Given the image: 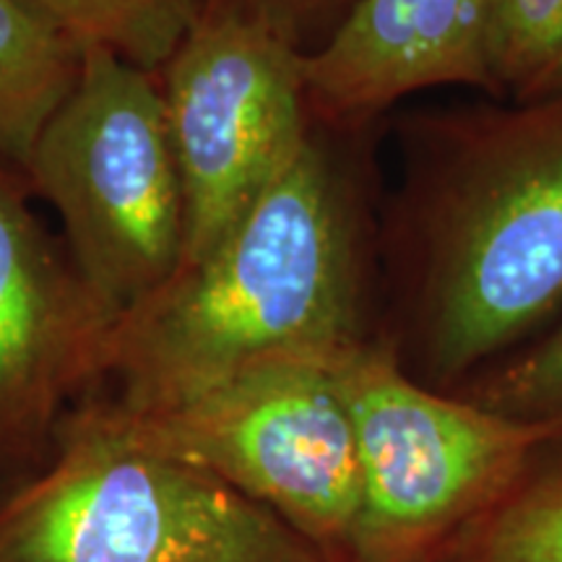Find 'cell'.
I'll return each instance as SVG.
<instances>
[{"label": "cell", "mask_w": 562, "mask_h": 562, "mask_svg": "<svg viewBox=\"0 0 562 562\" xmlns=\"http://www.w3.org/2000/svg\"><path fill=\"white\" fill-rule=\"evenodd\" d=\"M360 339L355 216L311 136L206 258L117 318L91 396L161 409L256 364L339 355Z\"/></svg>", "instance_id": "cell-1"}, {"label": "cell", "mask_w": 562, "mask_h": 562, "mask_svg": "<svg viewBox=\"0 0 562 562\" xmlns=\"http://www.w3.org/2000/svg\"><path fill=\"white\" fill-rule=\"evenodd\" d=\"M427 364L467 375L562 302V91L463 117L422 203Z\"/></svg>", "instance_id": "cell-2"}, {"label": "cell", "mask_w": 562, "mask_h": 562, "mask_svg": "<svg viewBox=\"0 0 562 562\" xmlns=\"http://www.w3.org/2000/svg\"><path fill=\"white\" fill-rule=\"evenodd\" d=\"M0 562H331L220 476L123 438L83 398L0 497Z\"/></svg>", "instance_id": "cell-3"}, {"label": "cell", "mask_w": 562, "mask_h": 562, "mask_svg": "<svg viewBox=\"0 0 562 562\" xmlns=\"http://www.w3.org/2000/svg\"><path fill=\"white\" fill-rule=\"evenodd\" d=\"M336 381L360 467L351 562H442L544 451L562 446V425L435 393L364 339L336 357Z\"/></svg>", "instance_id": "cell-4"}, {"label": "cell", "mask_w": 562, "mask_h": 562, "mask_svg": "<svg viewBox=\"0 0 562 562\" xmlns=\"http://www.w3.org/2000/svg\"><path fill=\"white\" fill-rule=\"evenodd\" d=\"M21 175L58 211L76 269L117 318L180 271L186 193L154 70L83 47Z\"/></svg>", "instance_id": "cell-5"}, {"label": "cell", "mask_w": 562, "mask_h": 562, "mask_svg": "<svg viewBox=\"0 0 562 562\" xmlns=\"http://www.w3.org/2000/svg\"><path fill=\"white\" fill-rule=\"evenodd\" d=\"M339 355L256 364L161 409L128 412L100 396L87 402L123 438L220 476L331 562H351L360 467L355 425L336 381Z\"/></svg>", "instance_id": "cell-6"}, {"label": "cell", "mask_w": 562, "mask_h": 562, "mask_svg": "<svg viewBox=\"0 0 562 562\" xmlns=\"http://www.w3.org/2000/svg\"><path fill=\"white\" fill-rule=\"evenodd\" d=\"M157 76L186 193V269L229 235L311 138L305 53L261 21L203 5Z\"/></svg>", "instance_id": "cell-7"}, {"label": "cell", "mask_w": 562, "mask_h": 562, "mask_svg": "<svg viewBox=\"0 0 562 562\" xmlns=\"http://www.w3.org/2000/svg\"><path fill=\"white\" fill-rule=\"evenodd\" d=\"M0 165V469L47 459L63 419L100 385L117 315Z\"/></svg>", "instance_id": "cell-8"}, {"label": "cell", "mask_w": 562, "mask_h": 562, "mask_svg": "<svg viewBox=\"0 0 562 562\" xmlns=\"http://www.w3.org/2000/svg\"><path fill=\"white\" fill-rule=\"evenodd\" d=\"M495 0H355L334 32L305 53L311 117L360 125L432 87L492 89Z\"/></svg>", "instance_id": "cell-9"}, {"label": "cell", "mask_w": 562, "mask_h": 562, "mask_svg": "<svg viewBox=\"0 0 562 562\" xmlns=\"http://www.w3.org/2000/svg\"><path fill=\"white\" fill-rule=\"evenodd\" d=\"M81 47L21 0H0V165L24 172L40 131L74 89Z\"/></svg>", "instance_id": "cell-10"}, {"label": "cell", "mask_w": 562, "mask_h": 562, "mask_svg": "<svg viewBox=\"0 0 562 562\" xmlns=\"http://www.w3.org/2000/svg\"><path fill=\"white\" fill-rule=\"evenodd\" d=\"M76 47H102L157 70L201 16L203 0H21Z\"/></svg>", "instance_id": "cell-11"}, {"label": "cell", "mask_w": 562, "mask_h": 562, "mask_svg": "<svg viewBox=\"0 0 562 562\" xmlns=\"http://www.w3.org/2000/svg\"><path fill=\"white\" fill-rule=\"evenodd\" d=\"M442 562H562V461H539Z\"/></svg>", "instance_id": "cell-12"}, {"label": "cell", "mask_w": 562, "mask_h": 562, "mask_svg": "<svg viewBox=\"0 0 562 562\" xmlns=\"http://www.w3.org/2000/svg\"><path fill=\"white\" fill-rule=\"evenodd\" d=\"M487 60L492 89L533 100L562 63V0H495Z\"/></svg>", "instance_id": "cell-13"}, {"label": "cell", "mask_w": 562, "mask_h": 562, "mask_svg": "<svg viewBox=\"0 0 562 562\" xmlns=\"http://www.w3.org/2000/svg\"><path fill=\"white\" fill-rule=\"evenodd\" d=\"M463 398L516 419L562 425V326L501 370L476 378Z\"/></svg>", "instance_id": "cell-14"}, {"label": "cell", "mask_w": 562, "mask_h": 562, "mask_svg": "<svg viewBox=\"0 0 562 562\" xmlns=\"http://www.w3.org/2000/svg\"><path fill=\"white\" fill-rule=\"evenodd\" d=\"M341 3L344 0H203V5L229 9L261 21L271 32L297 45L302 53L311 32L331 16V11H339Z\"/></svg>", "instance_id": "cell-15"}, {"label": "cell", "mask_w": 562, "mask_h": 562, "mask_svg": "<svg viewBox=\"0 0 562 562\" xmlns=\"http://www.w3.org/2000/svg\"><path fill=\"white\" fill-rule=\"evenodd\" d=\"M562 91V63L558 68L552 70V76L550 79H547V83L542 87V91H539L537 97H547V94H560ZM537 97H533V100H537Z\"/></svg>", "instance_id": "cell-16"}]
</instances>
